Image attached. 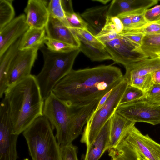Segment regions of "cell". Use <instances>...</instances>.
Returning <instances> with one entry per match:
<instances>
[{"label": "cell", "instance_id": "cell-1", "mask_svg": "<svg viewBox=\"0 0 160 160\" xmlns=\"http://www.w3.org/2000/svg\"><path fill=\"white\" fill-rule=\"evenodd\" d=\"M123 77L121 69L111 65L72 69L52 91L59 99L71 105H84L100 99Z\"/></svg>", "mask_w": 160, "mask_h": 160}, {"label": "cell", "instance_id": "cell-2", "mask_svg": "<svg viewBox=\"0 0 160 160\" xmlns=\"http://www.w3.org/2000/svg\"><path fill=\"white\" fill-rule=\"evenodd\" d=\"M4 95L14 133L19 135L37 118L43 116L44 100L36 76L30 74L8 87Z\"/></svg>", "mask_w": 160, "mask_h": 160}, {"label": "cell", "instance_id": "cell-3", "mask_svg": "<svg viewBox=\"0 0 160 160\" xmlns=\"http://www.w3.org/2000/svg\"><path fill=\"white\" fill-rule=\"evenodd\" d=\"M44 116L37 118L22 134L32 160H62L60 145Z\"/></svg>", "mask_w": 160, "mask_h": 160}, {"label": "cell", "instance_id": "cell-4", "mask_svg": "<svg viewBox=\"0 0 160 160\" xmlns=\"http://www.w3.org/2000/svg\"><path fill=\"white\" fill-rule=\"evenodd\" d=\"M39 50L43 55L44 65L36 77L44 100L56 85L72 69L75 59L81 51L79 48L66 52H54L44 44Z\"/></svg>", "mask_w": 160, "mask_h": 160}, {"label": "cell", "instance_id": "cell-5", "mask_svg": "<svg viewBox=\"0 0 160 160\" xmlns=\"http://www.w3.org/2000/svg\"><path fill=\"white\" fill-rule=\"evenodd\" d=\"M79 105H71L59 99L52 91L44 100L43 114L56 132L60 145L72 142L74 122Z\"/></svg>", "mask_w": 160, "mask_h": 160}, {"label": "cell", "instance_id": "cell-6", "mask_svg": "<svg viewBox=\"0 0 160 160\" xmlns=\"http://www.w3.org/2000/svg\"><path fill=\"white\" fill-rule=\"evenodd\" d=\"M128 85V81L124 75L123 79L113 89L105 103L97 112L92 113L88 119L81 139L87 147L114 113Z\"/></svg>", "mask_w": 160, "mask_h": 160}, {"label": "cell", "instance_id": "cell-7", "mask_svg": "<svg viewBox=\"0 0 160 160\" xmlns=\"http://www.w3.org/2000/svg\"><path fill=\"white\" fill-rule=\"evenodd\" d=\"M115 112L132 122L160 124V105L150 103L144 98L119 105Z\"/></svg>", "mask_w": 160, "mask_h": 160}, {"label": "cell", "instance_id": "cell-8", "mask_svg": "<svg viewBox=\"0 0 160 160\" xmlns=\"http://www.w3.org/2000/svg\"><path fill=\"white\" fill-rule=\"evenodd\" d=\"M102 43L105 49L112 57V60L122 64L124 67L149 58L142 51L140 46L120 34L118 38Z\"/></svg>", "mask_w": 160, "mask_h": 160}, {"label": "cell", "instance_id": "cell-9", "mask_svg": "<svg viewBox=\"0 0 160 160\" xmlns=\"http://www.w3.org/2000/svg\"><path fill=\"white\" fill-rule=\"evenodd\" d=\"M18 135L13 132L8 104L4 98L0 106V160L18 158L16 147Z\"/></svg>", "mask_w": 160, "mask_h": 160}, {"label": "cell", "instance_id": "cell-10", "mask_svg": "<svg viewBox=\"0 0 160 160\" xmlns=\"http://www.w3.org/2000/svg\"><path fill=\"white\" fill-rule=\"evenodd\" d=\"M122 139L137 151L141 160H160V144L142 134L135 125Z\"/></svg>", "mask_w": 160, "mask_h": 160}, {"label": "cell", "instance_id": "cell-11", "mask_svg": "<svg viewBox=\"0 0 160 160\" xmlns=\"http://www.w3.org/2000/svg\"><path fill=\"white\" fill-rule=\"evenodd\" d=\"M39 48L18 50L8 69L7 76L8 87L31 74Z\"/></svg>", "mask_w": 160, "mask_h": 160}, {"label": "cell", "instance_id": "cell-12", "mask_svg": "<svg viewBox=\"0 0 160 160\" xmlns=\"http://www.w3.org/2000/svg\"><path fill=\"white\" fill-rule=\"evenodd\" d=\"M24 14L20 15L0 30V57L28 29Z\"/></svg>", "mask_w": 160, "mask_h": 160}, {"label": "cell", "instance_id": "cell-13", "mask_svg": "<svg viewBox=\"0 0 160 160\" xmlns=\"http://www.w3.org/2000/svg\"><path fill=\"white\" fill-rule=\"evenodd\" d=\"M24 12L26 23L31 28H44L50 17L47 2L44 0H28Z\"/></svg>", "mask_w": 160, "mask_h": 160}, {"label": "cell", "instance_id": "cell-14", "mask_svg": "<svg viewBox=\"0 0 160 160\" xmlns=\"http://www.w3.org/2000/svg\"><path fill=\"white\" fill-rule=\"evenodd\" d=\"M45 28L47 38L79 48V42L75 34L58 19L50 16Z\"/></svg>", "mask_w": 160, "mask_h": 160}, {"label": "cell", "instance_id": "cell-15", "mask_svg": "<svg viewBox=\"0 0 160 160\" xmlns=\"http://www.w3.org/2000/svg\"><path fill=\"white\" fill-rule=\"evenodd\" d=\"M109 7V5L92 7L87 9L80 15L88 24V30L95 36L106 24Z\"/></svg>", "mask_w": 160, "mask_h": 160}, {"label": "cell", "instance_id": "cell-16", "mask_svg": "<svg viewBox=\"0 0 160 160\" xmlns=\"http://www.w3.org/2000/svg\"><path fill=\"white\" fill-rule=\"evenodd\" d=\"M111 117L101 129L93 142L87 147L84 160H99L108 150L110 140Z\"/></svg>", "mask_w": 160, "mask_h": 160}, {"label": "cell", "instance_id": "cell-17", "mask_svg": "<svg viewBox=\"0 0 160 160\" xmlns=\"http://www.w3.org/2000/svg\"><path fill=\"white\" fill-rule=\"evenodd\" d=\"M125 68L124 76L128 80L130 78L152 74L160 68V57L148 58L127 65Z\"/></svg>", "mask_w": 160, "mask_h": 160}, {"label": "cell", "instance_id": "cell-18", "mask_svg": "<svg viewBox=\"0 0 160 160\" xmlns=\"http://www.w3.org/2000/svg\"><path fill=\"white\" fill-rule=\"evenodd\" d=\"M114 112L111 117L108 150L116 146L129 129L135 124Z\"/></svg>", "mask_w": 160, "mask_h": 160}, {"label": "cell", "instance_id": "cell-19", "mask_svg": "<svg viewBox=\"0 0 160 160\" xmlns=\"http://www.w3.org/2000/svg\"><path fill=\"white\" fill-rule=\"evenodd\" d=\"M21 37L12 44L0 57V98H2L8 87L7 76L10 66L18 51Z\"/></svg>", "mask_w": 160, "mask_h": 160}, {"label": "cell", "instance_id": "cell-20", "mask_svg": "<svg viewBox=\"0 0 160 160\" xmlns=\"http://www.w3.org/2000/svg\"><path fill=\"white\" fill-rule=\"evenodd\" d=\"M47 38L45 28H30L21 38L18 50L22 51L40 48Z\"/></svg>", "mask_w": 160, "mask_h": 160}, {"label": "cell", "instance_id": "cell-21", "mask_svg": "<svg viewBox=\"0 0 160 160\" xmlns=\"http://www.w3.org/2000/svg\"><path fill=\"white\" fill-rule=\"evenodd\" d=\"M147 10V9H146ZM146 9L130 11L121 14L118 17L122 22L124 31L139 29L148 23L144 16Z\"/></svg>", "mask_w": 160, "mask_h": 160}, {"label": "cell", "instance_id": "cell-22", "mask_svg": "<svg viewBox=\"0 0 160 160\" xmlns=\"http://www.w3.org/2000/svg\"><path fill=\"white\" fill-rule=\"evenodd\" d=\"M74 33L80 43L79 48L85 55L92 61H100L112 60V58L105 49L98 48L87 42L80 35L75 32L71 28H69Z\"/></svg>", "mask_w": 160, "mask_h": 160}, {"label": "cell", "instance_id": "cell-23", "mask_svg": "<svg viewBox=\"0 0 160 160\" xmlns=\"http://www.w3.org/2000/svg\"><path fill=\"white\" fill-rule=\"evenodd\" d=\"M108 152L111 160H141L137 151L123 139Z\"/></svg>", "mask_w": 160, "mask_h": 160}, {"label": "cell", "instance_id": "cell-24", "mask_svg": "<svg viewBox=\"0 0 160 160\" xmlns=\"http://www.w3.org/2000/svg\"><path fill=\"white\" fill-rule=\"evenodd\" d=\"M141 48L149 58L160 57V34L145 35Z\"/></svg>", "mask_w": 160, "mask_h": 160}, {"label": "cell", "instance_id": "cell-25", "mask_svg": "<svg viewBox=\"0 0 160 160\" xmlns=\"http://www.w3.org/2000/svg\"><path fill=\"white\" fill-rule=\"evenodd\" d=\"M12 0H0V30L15 18Z\"/></svg>", "mask_w": 160, "mask_h": 160}, {"label": "cell", "instance_id": "cell-26", "mask_svg": "<svg viewBox=\"0 0 160 160\" xmlns=\"http://www.w3.org/2000/svg\"><path fill=\"white\" fill-rule=\"evenodd\" d=\"M48 9L50 16L58 19L68 28H72L66 18L61 0H50L48 4Z\"/></svg>", "mask_w": 160, "mask_h": 160}, {"label": "cell", "instance_id": "cell-27", "mask_svg": "<svg viewBox=\"0 0 160 160\" xmlns=\"http://www.w3.org/2000/svg\"><path fill=\"white\" fill-rule=\"evenodd\" d=\"M123 29V24L118 17H107L105 26L98 34L102 35L112 32L119 34Z\"/></svg>", "mask_w": 160, "mask_h": 160}, {"label": "cell", "instance_id": "cell-28", "mask_svg": "<svg viewBox=\"0 0 160 160\" xmlns=\"http://www.w3.org/2000/svg\"><path fill=\"white\" fill-rule=\"evenodd\" d=\"M144 96V92L128 84L121 98L119 105L141 99Z\"/></svg>", "mask_w": 160, "mask_h": 160}, {"label": "cell", "instance_id": "cell-29", "mask_svg": "<svg viewBox=\"0 0 160 160\" xmlns=\"http://www.w3.org/2000/svg\"><path fill=\"white\" fill-rule=\"evenodd\" d=\"M127 80L129 85L134 87L144 92L148 91L154 84L151 74L132 78Z\"/></svg>", "mask_w": 160, "mask_h": 160}, {"label": "cell", "instance_id": "cell-30", "mask_svg": "<svg viewBox=\"0 0 160 160\" xmlns=\"http://www.w3.org/2000/svg\"><path fill=\"white\" fill-rule=\"evenodd\" d=\"M44 44L49 50L56 52H68L79 48L65 42L47 38Z\"/></svg>", "mask_w": 160, "mask_h": 160}, {"label": "cell", "instance_id": "cell-31", "mask_svg": "<svg viewBox=\"0 0 160 160\" xmlns=\"http://www.w3.org/2000/svg\"><path fill=\"white\" fill-rule=\"evenodd\" d=\"M71 28L75 32L80 35L88 42L96 48L100 49H104V44L99 41L88 30L79 28Z\"/></svg>", "mask_w": 160, "mask_h": 160}, {"label": "cell", "instance_id": "cell-32", "mask_svg": "<svg viewBox=\"0 0 160 160\" xmlns=\"http://www.w3.org/2000/svg\"><path fill=\"white\" fill-rule=\"evenodd\" d=\"M144 99L150 103L160 105V85L154 83L145 92Z\"/></svg>", "mask_w": 160, "mask_h": 160}, {"label": "cell", "instance_id": "cell-33", "mask_svg": "<svg viewBox=\"0 0 160 160\" xmlns=\"http://www.w3.org/2000/svg\"><path fill=\"white\" fill-rule=\"evenodd\" d=\"M67 20L72 28L88 30V24L78 13L75 12L65 13Z\"/></svg>", "mask_w": 160, "mask_h": 160}, {"label": "cell", "instance_id": "cell-34", "mask_svg": "<svg viewBox=\"0 0 160 160\" xmlns=\"http://www.w3.org/2000/svg\"><path fill=\"white\" fill-rule=\"evenodd\" d=\"M62 160H78L77 148L72 142L60 145Z\"/></svg>", "mask_w": 160, "mask_h": 160}, {"label": "cell", "instance_id": "cell-35", "mask_svg": "<svg viewBox=\"0 0 160 160\" xmlns=\"http://www.w3.org/2000/svg\"><path fill=\"white\" fill-rule=\"evenodd\" d=\"M130 30L142 33L145 35L160 34V22L148 23L141 28Z\"/></svg>", "mask_w": 160, "mask_h": 160}, {"label": "cell", "instance_id": "cell-36", "mask_svg": "<svg viewBox=\"0 0 160 160\" xmlns=\"http://www.w3.org/2000/svg\"><path fill=\"white\" fill-rule=\"evenodd\" d=\"M144 16L147 22H160V5L146 10Z\"/></svg>", "mask_w": 160, "mask_h": 160}, {"label": "cell", "instance_id": "cell-37", "mask_svg": "<svg viewBox=\"0 0 160 160\" xmlns=\"http://www.w3.org/2000/svg\"><path fill=\"white\" fill-rule=\"evenodd\" d=\"M119 34L140 46L142 44L143 39L145 36L142 33L136 32L132 30H123Z\"/></svg>", "mask_w": 160, "mask_h": 160}, {"label": "cell", "instance_id": "cell-38", "mask_svg": "<svg viewBox=\"0 0 160 160\" xmlns=\"http://www.w3.org/2000/svg\"><path fill=\"white\" fill-rule=\"evenodd\" d=\"M119 36V34L116 32H112L102 35L98 34L95 37L99 41L103 43L114 39L118 37Z\"/></svg>", "mask_w": 160, "mask_h": 160}, {"label": "cell", "instance_id": "cell-39", "mask_svg": "<svg viewBox=\"0 0 160 160\" xmlns=\"http://www.w3.org/2000/svg\"><path fill=\"white\" fill-rule=\"evenodd\" d=\"M61 5L65 13L74 12L71 0H61Z\"/></svg>", "mask_w": 160, "mask_h": 160}, {"label": "cell", "instance_id": "cell-40", "mask_svg": "<svg viewBox=\"0 0 160 160\" xmlns=\"http://www.w3.org/2000/svg\"><path fill=\"white\" fill-rule=\"evenodd\" d=\"M113 89L107 92L102 97L101 99L99 100V102L97 106L96 109L93 111V113H94L97 112L105 103L106 101L108 98V97L110 96Z\"/></svg>", "mask_w": 160, "mask_h": 160}, {"label": "cell", "instance_id": "cell-41", "mask_svg": "<svg viewBox=\"0 0 160 160\" xmlns=\"http://www.w3.org/2000/svg\"><path fill=\"white\" fill-rule=\"evenodd\" d=\"M151 75L154 83L160 85V68L155 71Z\"/></svg>", "mask_w": 160, "mask_h": 160}, {"label": "cell", "instance_id": "cell-42", "mask_svg": "<svg viewBox=\"0 0 160 160\" xmlns=\"http://www.w3.org/2000/svg\"><path fill=\"white\" fill-rule=\"evenodd\" d=\"M92 1L99 2L104 5L106 4L107 3L111 1L110 0H93Z\"/></svg>", "mask_w": 160, "mask_h": 160}, {"label": "cell", "instance_id": "cell-43", "mask_svg": "<svg viewBox=\"0 0 160 160\" xmlns=\"http://www.w3.org/2000/svg\"><path fill=\"white\" fill-rule=\"evenodd\" d=\"M23 160H29V159L28 158H25Z\"/></svg>", "mask_w": 160, "mask_h": 160}]
</instances>
